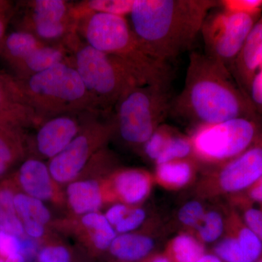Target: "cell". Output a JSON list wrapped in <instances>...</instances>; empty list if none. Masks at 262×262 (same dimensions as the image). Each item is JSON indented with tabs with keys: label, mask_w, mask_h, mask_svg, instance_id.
<instances>
[{
	"label": "cell",
	"mask_w": 262,
	"mask_h": 262,
	"mask_svg": "<svg viewBox=\"0 0 262 262\" xmlns=\"http://www.w3.org/2000/svg\"><path fill=\"white\" fill-rule=\"evenodd\" d=\"M261 66L262 17H260L248 34L230 70L232 77L246 96L251 80Z\"/></svg>",
	"instance_id": "5bb4252c"
},
{
	"label": "cell",
	"mask_w": 262,
	"mask_h": 262,
	"mask_svg": "<svg viewBox=\"0 0 262 262\" xmlns=\"http://www.w3.org/2000/svg\"><path fill=\"white\" fill-rule=\"evenodd\" d=\"M86 43L127 63L146 84H171V70L146 53L125 17L95 13L79 21Z\"/></svg>",
	"instance_id": "277c9868"
},
{
	"label": "cell",
	"mask_w": 262,
	"mask_h": 262,
	"mask_svg": "<svg viewBox=\"0 0 262 262\" xmlns=\"http://www.w3.org/2000/svg\"><path fill=\"white\" fill-rule=\"evenodd\" d=\"M0 231H3V230H2V229H0Z\"/></svg>",
	"instance_id": "681fc988"
},
{
	"label": "cell",
	"mask_w": 262,
	"mask_h": 262,
	"mask_svg": "<svg viewBox=\"0 0 262 262\" xmlns=\"http://www.w3.org/2000/svg\"><path fill=\"white\" fill-rule=\"evenodd\" d=\"M135 0H89L72 5V15L76 21L95 13L125 17L130 15Z\"/></svg>",
	"instance_id": "603a6c76"
},
{
	"label": "cell",
	"mask_w": 262,
	"mask_h": 262,
	"mask_svg": "<svg viewBox=\"0 0 262 262\" xmlns=\"http://www.w3.org/2000/svg\"><path fill=\"white\" fill-rule=\"evenodd\" d=\"M92 138L87 132L78 134L63 151L52 158L48 168L54 180L65 183L78 175L94 148Z\"/></svg>",
	"instance_id": "7c38bea8"
},
{
	"label": "cell",
	"mask_w": 262,
	"mask_h": 262,
	"mask_svg": "<svg viewBox=\"0 0 262 262\" xmlns=\"http://www.w3.org/2000/svg\"><path fill=\"white\" fill-rule=\"evenodd\" d=\"M72 5L64 0H33L26 3V12L18 30L32 33L42 42H65L77 32L78 23L72 15Z\"/></svg>",
	"instance_id": "30bf717a"
},
{
	"label": "cell",
	"mask_w": 262,
	"mask_h": 262,
	"mask_svg": "<svg viewBox=\"0 0 262 262\" xmlns=\"http://www.w3.org/2000/svg\"><path fill=\"white\" fill-rule=\"evenodd\" d=\"M20 252H21L20 237L4 231H0V257L5 260L20 254Z\"/></svg>",
	"instance_id": "836d02e7"
},
{
	"label": "cell",
	"mask_w": 262,
	"mask_h": 262,
	"mask_svg": "<svg viewBox=\"0 0 262 262\" xmlns=\"http://www.w3.org/2000/svg\"><path fill=\"white\" fill-rule=\"evenodd\" d=\"M15 13L13 3L8 0H0V42L6 35L8 24Z\"/></svg>",
	"instance_id": "ab89813d"
},
{
	"label": "cell",
	"mask_w": 262,
	"mask_h": 262,
	"mask_svg": "<svg viewBox=\"0 0 262 262\" xmlns=\"http://www.w3.org/2000/svg\"><path fill=\"white\" fill-rule=\"evenodd\" d=\"M246 94L256 113L262 117V66L251 80Z\"/></svg>",
	"instance_id": "f35d334b"
},
{
	"label": "cell",
	"mask_w": 262,
	"mask_h": 262,
	"mask_svg": "<svg viewBox=\"0 0 262 262\" xmlns=\"http://www.w3.org/2000/svg\"><path fill=\"white\" fill-rule=\"evenodd\" d=\"M0 262H5L4 258H3L2 257H0Z\"/></svg>",
	"instance_id": "7dc6e473"
},
{
	"label": "cell",
	"mask_w": 262,
	"mask_h": 262,
	"mask_svg": "<svg viewBox=\"0 0 262 262\" xmlns=\"http://www.w3.org/2000/svg\"><path fill=\"white\" fill-rule=\"evenodd\" d=\"M262 177V131L256 141L234 159L213 166L198 186L203 198L237 195Z\"/></svg>",
	"instance_id": "9c48e42d"
},
{
	"label": "cell",
	"mask_w": 262,
	"mask_h": 262,
	"mask_svg": "<svg viewBox=\"0 0 262 262\" xmlns=\"http://www.w3.org/2000/svg\"><path fill=\"white\" fill-rule=\"evenodd\" d=\"M176 132L175 128L165 124H162L158 127L142 146L146 158L155 163Z\"/></svg>",
	"instance_id": "f546056e"
},
{
	"label": "cell",
	"mask_w": 262,
	"mask_h": 262,
	"mask_svg": "<svg viewBox=\"0 0 262 262\" xmlns=\"http://www.w3.org/2000/svg\"><path fill=\"white\" fill-rule=\"evenodd\" d=\"M0 229L4 232L21 237L24 233L23 224L17 215L15 208L0 204Z\"/></svg>",
	"instance_id": "1f68e13d"
},
{
	"label": "cell",
	"mask_w": 262,
	"mask_h": 262,
	"mask_svg": "<svg viewBox=\"0 0 262 262\" xmlns=\"http://www.w3.org/2000/svg\"><path fill=\"white\" fill-rule=\"evenodd\" d=\"M256 262H262V257L261 258H259V259Z\"/></svg>",
	"instance_id": "c3c4849f"
},
{
	"label": "cell",
	"mask_w": 262,
	"mask_h": 262,
	"mask_svg": "<svg viewBox=\"0 0 262 262\" xmlns=\"http://www.w3.org/2000/svg\"><path fill=\"white\" fill-rule=\"evenodd\" d=\"M225 227L226 220L220 212L206 211L201 224L194 229L196 237L203 244L216 242L225 233Z\"/></svg>",
	"instance_id": "83f0119b"
},
{
	"label": "cell",
	"mask_w": 262,
	"mask_h": 262,
	"mask_svg": "<svg viewBox=\"0 0 262 262\" xmlns=\"http://www.w3.org/2000/svg\"><path fill=\"white\" fill-rule=\"evenodd\" d=\"M129 210L126 206L123 204H116L112 206L106 212V220L111 224L112 226L116 227L122 220L124 217L128 213Z\"/></svg>",
	"instance_id": "b9f144b4"
},
{
	"label": "cell",
	"mask_w": 262,
	"mask_h": 262,
	"mask_svg": "<svg viewBox=\"0 0 262 262\" xmlns=\"http://www.w3.org/2000/svg\"><path fill=\"white\" fill-rule=\"evenodd\" d=\"M19 181L27 195L40 200H48L53 195L49 168L42 162L29 159L19 170Z\"/></svg>",
	"instance_id": "e0dca14e"
},
{
	"label": "cell",
	"mask_w": 262,
	"mask_h": 262,
	"mask_svg": "<svg viewBox=\"0 0 262 262\" xmlns=\"http://www.w3.org/2000/svg\"><path fill=\"white\" fill-rule=\"evenodd\" d=\"M171 84H142L124 94L115 105V123L127 144L144 145L170 115Z\"/></svg>",
	"instance_id": "8992f818"
},
{
	"label": "cell",
	"mask_w": 262,
	"mask_h": 262,
	"mask_svg": "<svg viewBox=\"0 0 262 262\" xmlns=\"http://www.w3.org/2000/svg\"><path fill=\"white\" fill-rule=\"evenodd\" d=\"M215 0H135L131 27L151 58L168 63L192 47Z\"/></svg>",
	"instance_id": "7a4b0ae2"
},
{
	"label": "cell",
	"mask_w": 262,
	"mask_h": 262,
	"mask_svg": "<svg viewBox=\"0 0 262 262\" xmlns=\"http://www.w3.org/2000/svg\"><path fill=\"white\" fill-rule=\"evenodd\" d=\"M236 201L241 207L259 204L262 206V177L245 192L235 195Z\"/></svg>",
	"instance_id": "8d00e7d4"
},
{
	"label": "cell",
	"mask_w": 262,
	"mask_h": 262,
	"mask_svg": "<svg viewBox=\"0 0 262 262\" xmlns=\"http://www.w3.org/2000/svg\"><path fill=\"white\" fill-rule=\"evenodd\" d=\"M15 211L22 224L37 222L44 225L49 222L51 214L40 200L25 194H15Z\"/></svg>",
	"instance_id": "484cf974"
},
{
	"label": "cell",
	"mask_w": 262,
	"mask_h": 262,
	"mask_svg": "<svg viewBox=\"0 0 262 262\" xmlns=\"http://www.w3.org/2000/svg\"><path fill=\"white\" fill-rule=\"evenodd\" d=\"M16 127L0 125V177L6 173L21 154V142Z\"/></svg>",
	"instance_id": "d4e9b609"
},
{
	"label": "cell",
	"mask_w": 262,
	"mask_h": 262,
	"mask_svg": "<svg viewBox=\"0 0 262 262\" xmlns=\"http://www.w3.org/2000/svg\"><path fill=\"white\" fill-rule=\"evenodd\" d=\"M69 203L78 214L94 213L102 203L101 189L95 181H80L70 184L67 189Z\"/></svg>",
	"instance_id": "7402d4cb"
},
{
	"label": "cell",
	"mask_w": 262,
	"mask_h": 262,
	"mask_svg": "<svg viewBox=\"0 0 262 262\" xmlns=\"http://www.w3.org/2000/svg\"><path fill=\"white\" fill-rule=\"evenodd\" d=\"M232 79L223 65L204 53L192 52L184 88L172 100L170 115L192 128L238 117H261Z\"/></svg>",
	"instance_id": "6da1fadb"
},
{
	"label": "cell",
	"mask_w": 262,
	"mask_h": 262,
	"mask_svg": "<svg viewBox=\"0 0 262 262\" xmlns=\"http://www.w3.org/2000/svg\"><path fill=\"white\" fill-rule=\"evenodd\" d=\"M151 177L144 170L129 169L115 177V189L120 199L127 204L141 203L149 194Z\"/></svg>",
	"instance_id": "ac0fdd59"
},
{
	"label": "cell",
	"mask_w": 262,
	"mask_h": 262,
	"mask_svg": "<svg viewBox=\"0 0 262 262\" xmlns=\"http://www.w3.org/2000/svg\"><path fill=\"white\" fill-rule=\"evenodd\" d=\"M39 121L34 112L13 94L7 74L0 73V125L19 128Z\"/></svg>",
	"instance_id": "2e32d148"
},
{
	"label": "cell",
	"mask_w": 262,
	"mask_h": 262,
	"mask_svg": "<svg viewBox=\"0 0 262 262\" xmlns=\"http://www.w3.org/2000/svg\"><path fill=\"white\" fill-rule=\"evenodd\" d=\"M37 262H71V255L63 246H48L39 250Z\"/></svg>",
	"instance_id": "74e56055"
},
{
	"label": "cell",
	"mask_w": 262,
	"mask_h": 262,
	"mask_svg": "<svg viewBox=\"0 0 262 262\" xmlns=\"http://www.w3.org/2000/svg\"><path fill=\"white\" fill-rule=\"evenodd\" d=\"M7 77L13 94L39 121L58 115L98 111L72 60L24 78Z\"/></svg>",
	"instance_id": "3957f363"
},
{
	"label": "cell",
	"mask_w": 262,
	"mask_h": 262,
	"mask_svg": "<svg viewBox=\"0 0 262 262\" xmlns=\"http://www.w3.org/2000/svg\"><path fill=\"white\" fill-rule=\"evenodd\" d=\"M220 8L232 13L261 15L262 0H221Z\"/></svg>",
	"instance_id": "d6a6232c"
},
{
	"label": "cell",
	"mask_w": 262,
	"mask_h": 262,
	"mask_svg": "<svg viewBox=\"0 0 262 262\" xmlns=\"http://www.w3.org/2000/svg\"><path fill=\"white\" fill-rule=\"evenodd\" d=\"M64 44L98 110H110L127 91L146 84L125 61L80 42L76 33L67 38Z\"/></svg>",
	"instance_id": "5b68a950"
},
{
	"label": "cell",
	"mask_w": 262,
	"mask_h": 262,
	"mask_svg": "<svg viewBox=\"0 0 262 262\" xmlns=\"http://www.w3.org/2000/svg\"><path fill=\"white\" fill-rule=\"evenodd\" d=\"M225 235L217 243L214 254L223 262H256L262 257V243L232 211L226 219Z\"/></svg>",
	"instance_id": "8fae6325"
},
{
	"label": "cell",
	"mask_w": 262,
	"mask_h": 262,
	"mask_svg": "<svg viewBox=\"0 0 262 262\" xmlns=\"http://www.w3.org/2000/svg\"><path fill=\"white\" fill-rule=\"evenodd\" d=\"M146 219V212L141 208L129 211L123 220L115 227V230L120 234L130 233L142 225Z\"/></svg>",
	"instance_id": "e575fe53"
},
{
	"label": "cell",
	"mask_w": 262,
	"mask_h": 262,
	"mask_svg": "<svg viewBox=\"0 0 262 262\" xmlns=\"http://www.w3.org/2000/svg\"><path fill=\"white\" fill-rule=\"evenodd\" d=\"M209 13L202 27L205 54L225 67L232 66L260 15L222 9ZM231 74V73H230Z\"/></svg>",
	"instance_id": "ba28073f"
},
{
	"label": "cell",
	"mask_w": 262,
	"mask_h": 262,
	"mask_svg": "<svg viewBox=\"0 0 262 262\" xmlns=\"http://www.w3.org/2000/svg\"><path fill=\"white\" fill-rule=\"evenodd\" d=\"M73 115H58L44 122L37 134V149L41 155L52 159L78 135L80 127Z\"/></svg>",
	"instance_id": "4fadbf2b"
},
{
	"label": "cell",
	"mask_w": 262,
	"mask_h": 262,
	"mask_svg": "<svg viewBox=\"0 0 262 262\" xmlns=\"http://www.w3.org/2000/svg\"><path fill=\"white\" fill-rule=\"evenodd\" d=\"M46 42L23 30L6 34L0 42V56L12 70L24 61L31 53Z\"/></svg>",
	"instance_id": "d6986e66"
},
{
	"label": "cell",
	"mask_w": 262,
	"mask_h": 262,
	"mask_svg": "<svg viewBox=\"0 0 262 262\" xmlns=\"http://www.w3.org/2000/svg\"><path fill=\"white\" fill-rule=\"evenodd\" d=\"M168 257L172 262H198L205 254L204 245L189 233H181L168 244Z\"/></svg>",
	"instance_id": "cb8c5ba5"
},
{
	"label": "cell",
	"mask_w": 262,
	"mask_h": 262,
	"mask_svg": "<svg viewBox=\"0 0 262 262\" xmlns=\"http://www.w3.org/2000/svg\"><path fill=\"white\" fill-rule=\"evenodd\" d=\"M155 247L151 237L142 234L126 233L117 236L110 251L112 255L122 261L134 262L146 258Z\"/></svg>",
	"instance_id": "44dd1931"
},
{
	"label": "cell",
	"mask_w": 262,
	"mask_h": 262,
	"mask_svg": "<svg viewBox=\"0 0 262 262\" xmlns=\"http://www.w3.org/2000/svg\"><path fill=\"white\" fill-rule=\"evenodd\" d=\"M21 241V252L26 262H37L39 248L37 243L31 238H20Z\"/></svg>",
	"instance_id": "60d3db41"
},
{
	"label": "cell",
	"mask_w": 262,
	"mask_h": 262,
	"mask_svg": "<svg viewBox=\"0 0 262 262\" xmlns=\"http://www.w3.org/2000/svg\"><path fill=\"white\" fill-rule=\"evenodd\" d=\"M82 222L86 227L94 230L93 241L96 248L101 251L110 248L114 239L117 237L116 230L105 215L96 212L87 213L82 217Z\"/></svg>",
	"instance_id": "4316f807"
},
{
	"label": "cell",
	"mask_w": 262,
	"mask_h": 262,
	"mask_svg": "<svg viewBox=\"0 0 262 262\" xmlns=\"http://www.w3.org/2000/svg\"><path fill=\"white\" fill-rule=\"evenodd\" d=\"M70 50L64 43L46 44L37 48L13 69L18 78H24L51 68L58 63L70 62Z\"/></svg>",
	"instance_id": "9a60e30c"
},
{
	"label": "cell",
	"mask_w": 262,
	"mask_h": 262,
	"mask_svg": "<svg viewBox=\"0 0 262 262\" xmlns=\"http://www.w3.org/2000/svg\"><path fill=\"white\" fill-rule=\"evenodd\" d=\"M198 164L194 158H188L156 165L155 179L166 189H182L195 177Z\"/></svg>",
	"instance_id": "ffe728a7"
},
{
	"label": "cell",
	"mask_w": 262,
	"mask_h": 262,
	"mask_svg": "<svg viewBox=\"0 0 262 262\" xmlns=\"http://www.w3.org/2000/svg\"><path fill=\"white\" fill-rule=\"evenodd\" d=\"M5 262H26L23 256L19 254L17 256H13V257H10L5 260Z\"/></svg>",
	"instance_id": "f6af8a7d"
},
{
	"label": "cell",
	"mask_w": 262,
	"mask_h": 262,
	"mask_svg": "<svg viewBox=\"0 0 262 262\" xmlns=\"http://www.w3.org/2000/svg\"><path fill=\"white\" fill-rule=\"evenodd\" d=\"M261 131L262 117H238L193 127L189 136L196 161L213 167L244 152Z\"/></svg>",
	"instance_id": "52a82bcc"
},
{
	"label": "cell",
	"mask_w": 262,
	"mask_h": 262,
	"mask_svg": "<svg viewBox=\"0 0 262 262\" xmlns=\"http://www.w3.org/2000/svg\"><path fill=\"white\" fill-rule=\"evenodd\" d=\"M24 231L34 238L42 237L44 234V225L37 222H27L23 224Z\"/></svg>",
	"instance_id": "7bdbcfd3"
},
{
	"label": "cell",
	"mask_w": 262,
	"mask_h": 262,
	"mask_svg": "<svg viewBox=\"0 0 262 262\" xmlns=\"http://www.w3.org/2000/svg\"><path fill=\"white\" fill-rule=\"evenodd\" d=\"M206 211L204 205L200 201L187 202L179 211V221L187 228L195 229L201 224Z\"/></svg>",
	"instance_id": "4dcf8cb0"
},
{
	"label": "cell",
	"mask_w": 262,
	"mask_h": 262,
	"mask_svg": "<svg viewBox=\"0 0 262 262\" xmlns=\"http://www.w3.org/2000/svg\"><path fill=\"white\" fill-rule=\"evenodd\" d=\"M198 262H223L215 254L206 253Z\"/></svg>",
	"instance_id": "ee69618b"
},
{
	"label": "cell",
	"mask_w": 262,
	"mask_h": 262,
	"mask_svg": "<svg viewBox=\"0 0 262 262\" xmlns=\"http://www.w3.org/2000/svg\"><path fill=\"white\" fill-rule=\"evenodd\" d=\"M194 158L192 142L189 136L183 135L178 131L170 138L163 152L155 162L156 165L174 160Z\"/></svg>",
	"instance_id": "f1b7e54d"
},
{
	"label": "cell",
	"mask_w": 262,
	"mask_h": 262,
	"mask_svg": "<svg viewBox=\"0 0 262 262\" xmlns=\"http://www.w3.org/2000/svg\"><path fill=\"white\" fill-rule=\"evenodd\" d=\"M151 262H172V261L168 256L160 255V256H155V257L151 260Z\"/></svg>",
	"instance_id": "bcb514c9"
},
{
	"label": "cell",
	"mask_w": 262,
	"mask_h": 262,
	"mask_svg": "<svg viewBox=\"0 0 262 262\" xmlns=\"http://www.w3.org/2000/svg\"><path fill=\"white\" fill-rule=\"evenodd\" d=\"M244 208L243 220L251 229L262 243V208H258L253 206L242 207Z\"/></svg>",
	"instance_id": "d590c367"
}]
</instances>
